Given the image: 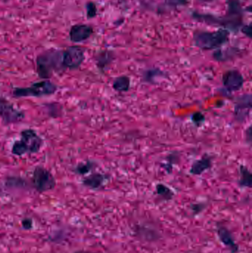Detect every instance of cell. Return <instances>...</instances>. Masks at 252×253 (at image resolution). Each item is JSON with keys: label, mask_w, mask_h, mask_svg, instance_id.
<instances>
[{"label": "cell", "mask_w": 252, "mask_h": 253, "mask_svg": "<svg viewBox=\"0 0 252 253\" xmlns=\"http://www.w3.org/2000/svg\"><path fill=\"white\" fill-rule=\"evenodd\" d=\"M229 38L230 31L221 28L215 31L196 30L193 33L194 45L202 50L220 48L229 42Z\"/></svg>", "instance_id": "1"}, {"label": "cell", "mask_w": 252, "mask_h": 253, "mask_svg": "<svg viewBox=\"0 0 252 253\" xmlns=\"http://www.w3.org/2000/svg\"><path fill=\"white\" fill-rule=\"evenodd\" d=\"M36 73L43 80H48L56 71L62 67V51L56 49H50L37 56L36 59Z\"/></svg>", "instance_id": "2"}, {"label": "cell", "mask_w": 252, "mask_h": 253, "mask_svg": "<svg viewBox=\"0 0 252 253\" xmlns=\"http://www.w3.org/2000/svg\"><path fill=\"white\" fill-rule=\"evenodd\" d=\"M58 87L50 80H41L29 87H14L13 95L16 98L44 97L51 96L57 91Z\"/></svg>", "instance_id": "3"}, {"label": "cell", "mask_w": 252, "mask_h": 253, "mask_svg": "<svg viewBox=\"0 0 252 253\" xmlns=\"http://www.w3.org/2000/svg\"><path fill=\"white\" fill-rule=\"evenodd\" d=\"M33 187L38 193H46L53 190L56 186V178L53 174L44 167L34 168L32 175Z\"/></svg>", "instance_id": "4"}, {"label": "cell", "mask_w": 252, "mask_h": 253, "mask_svg": "<svg viewBox=\"0 0 252 253\" xmlns=\"http://www.w3.org/2000/svg\"><path fill=\"white\" fill-rule=\"evenodd\" d=\"M85 59V48L81 46L68 47L62 52V67L66 69H78Z\"/></svg>", "instance_id": "5"}, {"label": "cell", "mask_w": 252, "mask_h": 253, "mask_svg": "<svg viewBox=\"0 0 252 253\" xmlns=\"http://www.w3.org/2000/svg\"><path fill=\"white\" fill-rule=\"evenodd\" d=\"M0 118L4 125L20 123L25 118V114L16 108L10 101L0 97Z\"/></svg>", "instance_id": "6"}, {"label": "cell", "mask_w": 252, "mask_h": 253, "mask_svg": "<svg viewBox=\"0 0 252 253\" xmlns=\"http://www.w3.org/2000/svg\"><path fill=\"white\" fill-rule=\"evenodd\" d=\"M223 87L229 93L239 91L244 87L245 80L242 73L237 69H230L225 71L222 75Z\"/></svg>", "instance_id": "7"}, {"label": "cell", "mask_w": 252, "mask_h": 253, "mask_svg": "<svg viewBox=\"0 0 252 253\" xmlns=\"http://www.w3.org/2000/svg\"><path fill=\"white\" fill-rule=\"evenodd\" d=\"M235 108L234 116L238 123H243L250 117L252 111V96L251 93L237 96L234 99Z\"/></svg>", "instance_id": "8"}, {"label": "cell", "mask_w": 252, "mask_h": 253, "mask_svg": "<svg viewBox=\"0 0 252 253\" xmlns=\"http://www.w3.org/2000/svg\"><path fill=\"white\" fill-rule=\"evenodd\" d=\"M20 140L24 143L28 154L38 153L43 145V139L33 129H25L21 131Z\"/></svg>", "instance_id": "9"}, {"label": "cell", "mask_w": 252, "mask_h": 253, "mask_svg": "<svg viewBox=\"0 0 252 253\" xmlns=\"http://www.w3.org/2000/svg\"><path fill=\"white\" fill-rule=\"evenodd\" d=\"M94 33L93 27L87 24H75L70 30V40L72 42L80 43L88 40Z\"/></svg>", "instance_id": "10"}, {"label": "cell", "mask_w": 252, "mask_h": 253, "mask_svg": "<svg viewBox=\"0 0 252 253\" xmlns=\"http://www.w3.org/2000/svg\"><path fill=\"white\" fill-rule=\"evenodd\" d=\"M108 180L109 176L106 174L93 171L91 173L84 176L81 183L83 186L90 190H97L102 188Z\"/></svg>", "instance_id": "11"}, {"label": "cell", "mask_w": 252, "mask_h": 253, "mask_svg": "<svg viewBox=\"0 0 252 253\" xmlns=\"http://www.w3.org/2000/svg\"><path fill=\"white\" fill-rule=\"evenodd\" d=\"M213 167V157L210 155L204 154L201 159L194 161L191 165L189 172L192 175H201Z\"/></svg>", "instance_id": "12"}, {"label": "cell", "mask_w": 252, "mask_h": 253, "mask_svg": "<svg viewBox=\"0 0 252 253\" xmlns=\"http://www.w3.org/2000/svg\"><path fill=\"white\" fill-rule=\"evenodd\" d=\"M217 236L222 244L230 250L232 253H236L239 251V246L235 242L233 236L229 230L223 226H218L217 230Z\"/></svg>", "instance_id": "13"}, {"label": "cell", "mask_w": 252, "mask_h": 253, "mask_svg": "<svg viewBox=\"0 0 252 253\" xmlns=\"http://www.w3.org/2000/svg\"><path fill=\"white\" fill-rule=\"evenodd\" d=\"M114 59H115V54L113 52L109 50H104L99 52L95 57L96 67L102 73H105L109 65L112 63Z\"/></svg>", "instance_id": "14"}, {"label": "cell", "mask_w": 252, "mask_h": 253, "mask_svg": "<svg viewBox=\"0 0 252 253\" xmlns=\"http://www.w3.org/2000/svg\"><path fill=\"white\" fill-rule=\"evenodd\" d=\"M241 51V49L238 47H231L226 49H222V47H220L215 50L213 53V58L216 62H226L238 56Z\"/></svg>", "instance_id": "15"}, {"label": "cell", "mask_w": 252, "mask_h": 253, "mask_svg": "<svg viewBox=\"0 0 252 253\" xmlns=\"http://www.w3.org/2000/svg\"><path fill=\"white\" fill-rule=\"evenodd\" d=\"M165 74L159 68H152L144 70L142 74V81L146 84H157V80L164 77Z\"/></svg>", "instance_id": "16"}, {"label": "cell", "mask_w": 252, "mask_h": 253, "mask_svg": "<svg viewBox=\"0 0 252 253\" xmlns=\"http://www.w3.org/2000/svg\"><path fill=\"white\" fill-rule=\"evenodd\" d=\"M238 172V186L241 188H251L252 174L248 167L244 165H240Z\"/></svg>", "instance_id": "17"}, {"label": "cell", "mask_w": 252, "mask_h": 253, "mask_svg": "<svg viewBox=\"0 0 252 253\" xmlns=\"http://www.w3.org/2000/svg\"><path fill=\"white\" fill-rule=\"evenodd\" d=\"M131 87V80L126 75L120 76L114 79L112 88L118 93H127Z\"/></svg>", "instance_id": "18"}, {"label": "cell", "mask_w": 252, "mask_h": 253, "mask_svg": "<svg viewBox=\"0 0 252 253\" xmlns=\"http://www.w3.org/2000/svg\"><path fill=\"white\" fill-rule=\"evenodd\" d=\"M96 162L94 161L87 160L84 162H80L79 164L74 168V172L77 175H81V176H86L88 174L93 172L96 167Z\"/></svg>", "instance_id": "19"}, {"label": "cell", "mask_w": 252, "mask_h": 253, "mask_svg": "<svg viewBox=\"0 0 252 253\" xmlns=\"http://www.w3.org/2000/svg\"><path fill=\"white\" fill-rule=\"evenodd\" d=\"M180 161V153L179 151H173L167 155L165 158V162L163 165V168L168 174H171L173 168Z\"/></svg>", "instance_id": "20"}, {"label": "cell", "mask_w": 252, "mask_h": 253, "mask_svg": "<svg viewBox=\"0 0 252 253\" xmlns=\"http://www.w3.org/2000/svg\"><path fill=\"white\" fill-rule=\"evenodd\" d=\"M155 193L164 201L172 200L175 196L174 191L168 186L162 183H159L155 185Z\"/></svg>", "instance_id": "21"}, {"label": "cell", "mask_w": 252, "mask_h": 253, "mask_svg": "<svg viewBox=\"0 0 252 253\" xmlns=\"http://www.w3.org/2000/svg\"><path fill=\"white\" fill-rule=\"evenodd\" d=\"M11 153L14 156H22L28 154V150L24 143L19 139L13 142L11 147Z\"/></svg>", "instance_id": "22"}, {"label": "cell", "mask_w": 252, "mask_h": 253, "mask_svg": "<svg viewBox=\"0 0 252 253\" xmlns=\"http://www.w3.org/2000/svg\"><path fill=\"white\" fill-rule=\"evenodd\" d=\"M86 15L88 19H93L97 16L98 8L94 1H89L86 3Z\"/></svg>", "instance_id": "23"}, {"label": "cell", "mask_w": 252, "mask_h": 253, "mask_svg": "<svg viewBox=\"0 0 252 253\" xmlns=\"http://www.w3.org/2000/svg\"><path fill=\"white\" fill-rule=\"evenodd\" d=\"M191 121L193 123L194 126H196L197 127L201 126L206 121V117L204 114L201 112H195L191 115Z\"/></svg>", "instance_id": "24"}, {"label": "cell", "mask_w": 252, "mask_h": 253, "mask_svg": "<svg viewBox=\"0 0 252 253\" xmlns=\"http://www.w3.org/2000/svg\"><path fill=\"white\" fill-rule=\"evenodd\" d=\"M190 0H164V4L170 8H177L181 6L187 5Z\"/></svg>", "instance_id": "25"}, {"label": "cell", "mask_w": 252, "mask_h": 253, "mask_svg": "<svg viewBox=\"0 0 252 253\" xmlns=\"http://www.w3.org/2000/svg\"><path fill=\"white\" fill-rule=\"evenodd\" d=\"M205 207L206 205L204 203L192 204L191 205L190 209L195 215H197V214H199L203 212L204 210L205 209Z\"/></svg>", "instance_id": "26"}, {"label": "cell", "mask_w": 252, "mask_h": 253, "mask_svg": "<svg viewBox=\"0 0 252 253\" xmlns=\"http://www.w3.org/2000/svg\"><path fill=\"white\" fill-rule=\"evenodd\" d=\"M7 183H8V185L10 186V187H19V186H22L24 187V185H25V184H24L23 179H21L19 178H14V177H11L10 178H8L7 179Z\"/></svg>", "instance_id": "27"}, {"label": "cell", "mask_w": 252, "mask_h": 253, "mask_svg": "<svg viewBox=\"0 0 252 253\" xmlns=\"http://www.w3.org/2000/svg\"><path fill=\"white\" fill-rule=\"evenodd\" d=\"M240 31H241V33H242L243 34H244L246 37H248V38L252 39V27L251 22H250V24H248V25H243Z\"/></svg>", "instance_id": "28"}, {"label": "cell", "mask_w": 252, "mask_h": 253, "mask_svg": "<svg viewBox=\"0 0 252 253\" xmlns=\"http://www.w3.org/2000/svg\"><path fill=\"white\" fill-rule=\"evenodd\" d=\"M252 126H249V127L246 129L245 131V140L246 142L249 144V145H252Z\"/></svg>", "instance_id": "29"}, {"label": "cell", "mask_w": 252, "mask_h": 253, "mask_svg": "<svg viewBox=\"0 0 252 253\" xmlns=\"http://www.w3.org/2000/svg\"><path fill=\"white\" fill-rule=\"evenodd\" d=\"M22 227L25 230H31L33 227V221L31 218H25L22 221Z\"/></svg>", "instance_id": "30"}, {"label": "cell", "mask_w": 252, "mask_h": 253, "mask_svg": "<svg viewBox=\"0 0 252 253\" xmlns=\"http://www.w3.org/2000/svg\"><path fill=\"white\" fill-rule=\"evenodd\" d=\"M198 1L202 3H212L213 2V1H216V0H198Z\"/></svg>", "instance_id": "31"}]
</instances>
